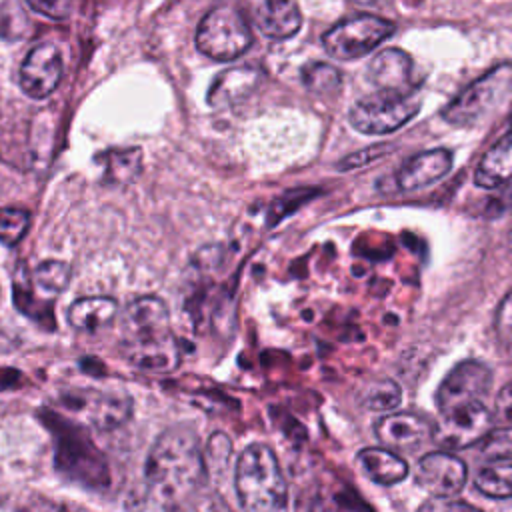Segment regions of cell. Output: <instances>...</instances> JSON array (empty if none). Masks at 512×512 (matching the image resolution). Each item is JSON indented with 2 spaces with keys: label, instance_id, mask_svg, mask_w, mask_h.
<instances>
[{
  "label": "cell",
  "instance_id": "6da1fadb",
  "mask_svg": "<svg viewBox=\"0 0 512 512\" xmlns=\"http://www.w3.org/2000/svg\"><path fill=\"white\" fill-rule=\"evenodd\" d=\"M148 504L162 510L182 508L206 480V460L198 436L188 426H172L152 444L146 468Z\"/></svg>",
  "mask_w": 512,
  "mask_h": 512
},
{
  "label": "cell",
  "instance_id": "7a4b0ae2",
  "mask_svg": "<svg viewBox=\"0 0 512 512\" xmlns=\"http://www.w3.org/2000/svg\"><path fill=\"white\" fill-rule=\"evenodd\" d=\"M124 358L148 372H172L180 364V344L170 326V312L158 296H140L124 310L120 324Z\"/></svg>",
  "mask_w": 512,
  "mask_h": 512
},
{
  "label": "cell",
  "instance_id": "3957f363",
  "mask_svg": "<svg viewBox=\"0 0 512 512\" xmlns=\"http://www.w3.org/2000/svg\"><path fill=\"white\" fill-rule=\"evenodd\" d=\"M238 502L250 512H278L286 508L288 488L274 452L260 442L248 444L234 470Z\"/></svg>",
  "mask_w": 512,
  "mask_h": 512
},
{
  "label": "cell",
  "instance_id": "277c9868",
  "mask_svg": "<svg viewBox=\"0 0 512 512\" xmlns=\"http://www.w3.org/2000/svg\"><path fill=\"white\" fill-rule=\"evenodd\" d=\"M510 92L512 62L496 64L448 102V106L442 110V120L458 128L476 126L488 114H492Z\"/></svg>",
  "mask_w": 512,
  "mask_h": 512
},
{
  "label": "cell",
  "instance_id": "5b68a950",
  "mask_svg": "<svg viewBox=\"0 0 512 512\" xmlns=\"http://www.w3.org/2000/svg\"><path fill=\"white\" fill-rule=\"evenodd\" d=\"M422 106L418 88L414 90H376L356 100L348 112L350 126L360 134H390L412 120Z\"/></svg>",
  "mask_w": 512,
  "mask_h": 512
},
{
  "label": "cell",
  "instance_id": "8992f818",
  "mask_svg": "<svg viewBox=\"0 0 512 512\" xmlns=\"http://www.w3.org/2000/svg\"><path fill=\"white\" fill-rule=\"evenodd\" d=\"M252 44V32L238 8L216 6L204 14L196 30V48L216 60L230 62Z\"/></svg>",
  "mask_w": 512,
  "mask_h": 512
},
{
  "label": "cell",
  "instance_id": "52a82bcc",
  "mask_svg": "<svg viewBox=\"0 0 512 512\" xmlns=\"http://www.w3.org/2000/svg\"><path fill=\"white\" fill-rule=\"evenodd\" d=\"M396 30L394 22L376 14H356L336 22L322 36L324 50L336 60H354L372 52Z\"/></svg>",
  "mask_w": 512,
  "mask_h": 512
},
{
  "label": "cell",
  "instance_id": "ba28073f",
  "mask_svg": "<svg viewBox=\"0 0 512 512\" xmlns=\"http://www.w3.org/2000/svg\"><path fill=\"white\" fill-rule=\"evenodd\" d=\"M494 418L482 402L462 404L440 412L432 428V440L446 450H462L480 442L492 426Z\"/></svg>",
  "mask_w": 512,
  "mask_h": 512
},
{
  "label": "cell",
  "instance_id": "9c48e42d",
  "mask_svg": "<svg viewBox=\"0 0 512 512\" xmlns=\"http://www.w3.org/2000/svg\"><path fill=\"white\" fill-rule=\"evenodd\" d=\"M492 386V370L480 360H462L458 362L440 382L436 392L438 412L482 402V398L490 392Z\"/></svg>",
  "mask_w": 512,
  "mask_h": 512
},
{
  "label": "cell",
  "instance_id": "30bf717a",
  "mask_svg": "<svg viewBox=\"0 0 512 512\" xmlns=\"http://www.w3.org/2000/svg\"><path fill=\"white\" fill-rule=\"evenodd\" d=\"M74 414L82 416L90 426L110 430L124 424L132 414V398L124 392L74 390L62 400Z\"/></svg>",
  "mask_w": 512,
  "mask_h": 512
},
{
  "label": "cell",
  "instance_id": "8fae6325",
  "mask_svg": "<svg viewBox=\"0 0 512 512\" xmlns=\"http://www.w3.org/2000/svg\"><path fill=\"white\" fill-rule=\"evenodd\" d=\"M62 72L64 62L60 48L54 42H40L26 54L18 72V82L24 94L42 100L58 88Z\"/></svg>",
  "mask_w": 512,
  "mask_h": 512
},
{
  "label": "cell",
  "instance_id": "7c38bea8",
  "mask_svg": "<svg viewBox=\"0 0 512 512\" xmlns=\"http://www.w3.org/2000/svg\"><path fill=\"white\" fill-rule=\"evenodd\" d=\"M466 464L450 452H428L416 466V482L430 496L452 498L462 492L466 484Z\"/></svg>",
  "mask_w": 512,
  "mask_h": 512
},
{
  "label": "cell",
  "instance_id": "4fadbf2b",
  "mask_svg": "<svg viewBox=\"0 0 512 512\" xmlns=\"http://www.w3.org/2000/svg\"><path fill=\"white\" fill-rule=\"evenodd\" d=\"M434 424L414 412H386L376 426V438L394 452H414L424 442L432 440Z\"/></svg>",
  "mask_w": 512,
  "mask_h": 512
},
{
  "label": "cell",
  "instance_id": "5bb4252c",
  "mask_svg": "<svg viewBox=\"0 0 512 512\" xmlns=\"http://www.w3.org/2000/svg\"><path fill=\"white\" fill-rule=\"evenodd\" d=\"M246 14L256 28L274 40H286L302 28L296 0H244Z\"/></svg>",
  "mask_w": 512,
  "mask_h": 512
},
{
  "label": "cell",
  "instance_id": "9a60e30c",
  "mask_svg": "<svg viewBox=\"0 0 512 512\" xmlns=\"http://www.w3.org/2000/svg\"><path fill=\"white\" fill-rule=\"evenodd\" d=\"M366 78L376 90H414L412 60L400 48H384L368 62Z\"/></svg>",
  "mask_w": 512,
  "mask_h": 512
},
{
  "label": "cell",
  "instance_id": "2e32d148",
  "mask_svg": "<svg viewBox=\"0 0 512 512\" xmlns=\"http://www.w3.org/2000/svg\"><path fill=\"white\" fill-rule=\"evenodd\" d=\"M452 168V152L446 148H432L412 156L396 174L400 190L412 192L446 176Z\"/></svg>",
  "mask_w": 512,
  "mask_h": 512
},
{
  "label": "cell",
  "instance_id": "e0dca14e",
  "mask_svg": "<svg viewBox=\"0 0 512 512\" xmlns=\"http://www.w3.org/2000/svg\"><path fill=\"white\" fill-rule=\"evenodd\" d=\"M512 182V124L486 150L474 172V184L480 188H498Z\"/></svg>",
  "mask_w": 512,
  "mask_h": 512
},
{
  "label": "cell",
  "instance_id": "ac0fdd59",
  "mask_svg": "<svg viewBox=\"0 0 512 512\" xmlns=\"http://www.w3.org/2000/svg\"><path fill=\"white\" fill-rule=\"evenodd\" d=\"M78 458L84 462L88 474H90V482L96 484L98 480H106V466L104 460L100 456L98 450H94V446L88 442V438H84L82 434H60L58 440V452H56V462L58 468L66 474L72 476Z\"/></svg>",
  "mask_w": 512,
  "mask_h": 512
},
{
  "label": "cell",
  "instance_id": "d6986e66",
  "mask_svg": "<svg viewBox=\"0 0 512 512\" xmlns=\"http://www.w3.org/2000/svg\"><path fill=\"white\" fill-rule=\"evenodd\" d=\"M118 312V302L110 296H86L72 302L68 322L76 332L94 334L112 324Z\"/></svg>",
  "mask_w": 512,
  "mask_h": 512
},
{
  "label": "cell",
  "instance_id": "ffe728a7",
  "mask_svg": "<svg viewBox=\"0 0 512 512\" xmlns=\"http://www.w3.org/2000/svg\"><path fill=\"white\" fill-rule=\"evenodd\" d=\"M260 72L252 68H230L218 74L208 90V104L212 108L234 106L244 100L258 84Z\"/></svg>",
  "mask_w": 512,
  "mask_h": 512
},
{
  "label": "cell",
  "instance_id": "44dd1931",
  "mask_svg": "<svg viewBox=\"0 0 512 512\" xmlns=\"http://www.w3.org/2000/svg\"><path fill=\"white\" fill-rule=\"evenodd\" d=\"M362 472L376 484L392 486L408 476V464L390 448H364L358 454Z\"/></svg>",
  "mask_w": 512,
  "mask_h": 512
},
{
  "label": "cell",
  "instance_id": "7402d4cb",
  "mask_svg": "<svg viewBox=\"0 0 512 512\" xmlns=\"http://www.w3.org/2000/svg\"><path fill=\"white\" fill-rule=\"evenodd\" d=\"M104 166V180L110 184H130L142 170L140 148H118L106 150L96 158Z\"/></svg>",
  "mask_w": 512,
  "mask_h": 512
},
{
  "label": "cell",
  "instance_id": "603a6c76",
  "mask_svg": "<svg viewBox=\"0 0 512 512\" xmlns=\"http://www.w3.org/2000/svg\"><path fill=\"white\" fill-rule=\"evenodd\" d=\"M30 282H32L34 294L50 302L66 290L70 282V266L62 260H44L32 270Z\"/></svg>",
  "mask_w": 512,
  "mask_h": 512
},
{
  "label": "cell",
  "instance_id": "cb8c5ba5",
  "mask_svg": "<svg viewBox=\"0 0 512 512\" xmlns=\"http://www.w3.org/2000/svg\"><path fill=\"white\" fill-rule=\"evenodd\" d=\"M474 488L484 496L504 500L512 498V464H490L474 476Z\"/></svg>",
  "mask_w": 512,
  "mask_h": 512
},
{
  "label": "cell",
  "instance_id": "d4e9b609",
  "mask_svg": "<svg viewBox=\"0 0 512 512\" xmlns=\"http://www.w3.org/2000/svg\"><path fill=\"white\" fill-rule=\"evenodd\" d=\"M400 400L402 390L390 378L370 382L360 394V404L372 412H392L400 404Z\"/></svg>",
  "mask_w": 512,
  "mask_h": 512
},
{
  "label": "cell",
  "instance_id": "484cf974",
  "mask_svg": "<svg viewBox=\"0 0 512 512\" xmlns=\"http://www.w3.org/2000/svg\"><path fill=\"white\" fill-rule=\"evenodd\" d=\"M300 78H302V84L314 94H330L338 90L342 84L340 72L334 66L324 62H308L300 70Z\"/></svg>",
  "mask_w": 512,
  "mask_h": 512
},
{
  "label": "cell",
  "instance_id": "4316f807",
  "mask_svg": "<svg viewBox=\"0 0 512 512\" xmlns=\"http://www.w3.org/2000/svg\"><path fill=\"white\" fill-rule=\"evenodd\" d=\"M30 226V212L22 208H0V242L16 246Z\"/></svg>",
  "mask_w": 512,
  "mask_h": 512
},
{
  "label": "cell",
  "instance_id": "83f0119b",
  "mask_svg": "<svg viewBox=\"0 0 512 512\" xmlns=\"http://www.w3.org/2000/svg\"><path fill=\"white\" fill-rule=\"evenodd\" d=\"M480 456L488 462L512 460V426H504L486 434L480 446Z\"/></svg>",
  "mask_w": 512,
  "mask_h": 512
},
{
  "label": "cell",
  "instance_id": "f1b7e54d",
  "mask_svg": "<svg viewBox=\"0 0 512 512\" xmlns=\"http://www.w3.org/2000/svg\"><path fill=\"white\" fill-rule=\"evenodd\" d=\"M30 30L26 12L16 2H6L0 6V36L6 40H16L26 36Z\"/></svg>",
  "mask_w": 512,
  "mask_h": 512
},
{
  "label": "cell",
  "instance_id": "f546056e",
  "mask_svg": "<svg viewBox=\"0 0 512 512\" xmlns=\"http://www.w3.org/2000/svg\"><path fill=\"white\" fill-rule=\"evenodd\" d=\"M394 146L392 144H376V146H370V148H364L360 152H354L346 158H342L338 164H336V170L340 172H348V170H356V168H362L382 156H386Z\"/></svg>",
  "mask_w": 512,
  "mask_h": 512
},
{
  "label": "cell",
  "instance_id": "4dcf8cb0",
  "mask_svg": "<svg viewBox=\"0 0 512 512\" xmlns=\"http://www.w3.org/2000/svg\"><path fill=\"white\" fill-rule=\"evenodd\" d=\"M494 328L500 344L508 350H512V290L500 300L496 318H494Z\"/></svg>",
  "mask_w": 512,
  "mask_h": 512
},
{
  "label": "cell",
  "instance_id": "1f68e13d",
  "mask_svg": "<svg viewBox=\"0 0 512 512\" xmlns=\"http://www.w3.org/2000/svg\"><path fill=\"white\" fill-rule=\"evenodd\" d=\"M494 418L504 426H512V380L496 396Z\"/></svg>",
  "mask_w": 512,
  "mask_h": 512
},
{
  "label": "cell",
  "instance_id": "d6a6232c",
  "mask_svg": "<svg viewBox=\"0 0 512 512\" xmlns=\"http://www.w3.org/2000/svg\"><path fill=\"white\" fill-rule=\"evenodd\" d=\"M420 510H476V506L462 502V500H454L452 498H436L432 496L428 502H424L420 506Z\"/></svg>",
  "mask_w": 512,
  "mask_h": 512
},
{
  "label": "cell",
  "instance_id": "836d02e7",
  "mask_svg": "<svg viewBox=\"0 0 512 512\" xmlns=\"http://www.w3.org/2000/svg\"><path fill=\"white\" fill-rule=\"evenodd\" d=\"M30 6L46 16H52V18H62L66 14V2L64 0H28Z\"/></svg>",
  "mask_w": 512,
  "mask_h": 512
},
{
  "label": "cell",
  "instance_id": "e575fe53",
  "mask_svg": "<svg viewBox=\"0 0 512 512\" xmlns=\"http://www.w3.org/2000/svg\"><path fill=\"white\" fill-rule=\"evenodd\" d=\"M352 2H358V4H372V2H378V0H352Z\"/></svg>",
  "mask_w": 512,
  "mask_h": 512
}]
</instances>
